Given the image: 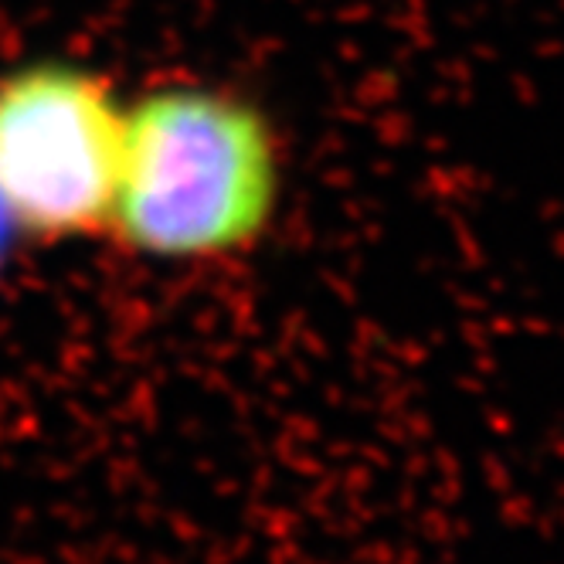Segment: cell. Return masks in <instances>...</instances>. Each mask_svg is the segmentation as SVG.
<instances>
[{"label": "cell", "mask_w": 564, "mask_h": 564, "mask_svg": "<svg viewBox=\"0 0 564 564\" xmlns=\"http://www.w3.org/2000/svg\"><path fill=\"white\" fill-rule=\"evenodd\" d=\"M127 99L75 58L0 72V218L31 246L106 241L123 164Z\"/></svg>", "instance_id": "2"}, {"label": "cell", "mask_w": 564, "mask_h": 564, "mask_svg": "<svg viewBox=\"0 0 564 564\" xmlns=\"http://www.w3.org/2000/svg\"><path fill=\"white\" fill-rule=\"evenodd\" d=\"M282 191V137L262 102L208 78H160L127 99L106 241L153 265H228L265 246Z\"/></svg>", "instance_id": "1"}]
</instances>
